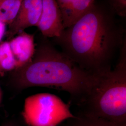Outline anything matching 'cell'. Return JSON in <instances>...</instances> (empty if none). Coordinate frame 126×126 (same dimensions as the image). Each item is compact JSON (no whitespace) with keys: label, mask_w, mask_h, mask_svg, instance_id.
Segmentation results:
<instances>
[{"label":"cell","mask_w":126,"mask_h":126,"mask_svg":"<svg viewBox=\"0 0 126 126\" xmlns=\"http://www.w3.org/2000/svg\"><path fill=\"white\" fill-rule=\"evenodd\" d=\"M37 27L45 37H59L64 30L60 10L56 0H42L40 18Z\"/></svg>","instance_id":"cell-6"},{"label":"cell","mask_w":126,"mask_h":126,"mask_svg":"<svg viewBox=\"0 0 126 126\" xmlns=\"http://www.w3.org/2000/svg\"><path fill=\"white\" fill-rule=\"evenodd\" d=\"M114 12L120 16H126V0H108Z\"/></svg>","instance_id":"cell-12"},{"label":"cell","mask_w":126,"mask_h":126,"mask_svg":"<svg viewBox=\"0 0 126 126\" xmlns=\"http://www.w3.org/2000/svg\"><path fill=\"white\" fill-rule=\"evenodd\" d=\"M113 26L94 4L60 36L54 38V42L80 67L101 77L113 69L114 57L126 40L123 32Z\"/></svg>","instance_id":"cell-1"},{"label":"cell","mask_w":126,"mask_h":126,"mask_svg":"<svg viewBox=\"0 0 126 126\" xmlns=\"http://www.w3.org/2000/svg\"><path fill=\"white\" fill-rule=\"evenodd\" d=\"M83 114L126 124V40L117 63L101 77L86 100L79 106Z\"/></svg>","instance_id":"cell-3"},{"label":"cell","mask_w":126,"mask_h":126,"mask_svg":"<svg viewBox=\"0 0 126 126\" xmlns=\"http://www.w3.org/2000/svg\"><path fill=\"white\" fill-rule=\"evenodd\" d=\"M0 99H1V93H0Z\"/></svg>","instance_id":"cell-15"},{"label":"cell","mask_w":126,"mask_h":126,"mask_svg":"<svg viewBox=\"0 0 126 126\" xmlns=\"http://www.w3.org/2000/svg\"><path fill=\"white\" fill-rule=\"evenodd\" d=\"M16 68V62L9 41L0 44V76L11 72Z\"/></svg>","instance_id":"cell-10"},{"label":"cell","mask_w":126,"mask_h":126,"mask_svg":"<svg viewBox=\"0 0 126 126\" xmlns=\"http://www.w3.org/2000/svg\"><path fill=\"white\" fill-rule=\"evenodd\" d=\"M3 126H15L13 125H12V124H5Z\"/></svg>","instance_id":"cell-13"},{"label":"cell","mask_w":126,"mask_h":126,"mask_svg":"<svg viewBox=\"0 0 126 126\" xmlns=\"http://www.w3.org/2000/svg\"><path fill=\"white\" fill-rule=\"evenodd\" d=\"M23 116L29 126H57L75 116L61 100L49 94H39L26 98Z\"/></svg>","instance_id":"cell-4"},{"label":"cell","mask_w":126,"mask_h":126,"mask_svg":"<svg viewBox=\"0 0 126 126\" xmlns=\"http://www.w3.org/2000/svg\"><path fill=\"white\" fill-rule=\"evenodd\" d=\"M64 29L72 26L93 7L94 0H56Z\"/></svg>","instance_id":"cell-8"},{"label":"cell","mask_w":126,"mask_h":126,"mask_svg":"<svg viewBox=\"0 0 126 126\" xmlns=\"http://www.w3.org/2000/svg\"><path fill=\"white\" fill-rule=\"evenodd\" d=\"M9 42L16 60V69L23 67L32 60L36 47L34 35L22 32Z\"/></svg>","instance_id":"cell-7"},{"label":"cell","mask_w":126,"mask_h":126,"mask_svg":"<svg viewBox=\"0 0 126 126\" xmlns=\"http://www.w3.org/2000/svg\"><path fill=\"white\" fill-rule=\"evenodd\" d=\"M100 78L82 69L44 39L36 47L29 63L10 72L9 83L18 91L45 87L66 92L71 102L79 107L89 97Z\"/></svg>","instance_id":"cell-2"},{"label":"cell","mask_w":126,"mask_h":126,"mask_svg":"<svg viewBox=\"0 0 126 126\" xmlns=\"http://www.w3.org/2000/svg\"><path fill=\"white\" fill-rule=\"evenodd\" d=\"M23 0H0V22L12 23L18 13Z\"/></svg>","instance_id":"cell-11"},{"label":"cell","mask_w":126,"mask_h":126,"mask_svg":"<svg viewBox=\"0 0 126 126\" xmlns=\"http://www.w3.org/2000/svg\"><path fill=\"white\" fill-rule=\"evenodd\" d=\"M57 126H65V124H64V123H63V124H60L59 125H58Z\"/></svg>","instance_id":"cell-14"},{"label":"cell","mask_w":126,"mask_h":126,"mask_svg":"<svg viewBox=\"0 0 126 126\" xmlns=\"http://www.w3.org/2000/svg\"><path fill=\"white\" fill-rule=\"evenodd\" d=\"M74 115V117L66 120L64 123L65 126H126V124L116 123L80 113Z\"/></svg>","instance_id":"cell-9"},{"label":"cell","mask_w":126,"mask_h":126,"mask_svg":"<svg viewBox=\"0 0 126 126\" xmlns=\"http://www.w3.org/2000/svg\"><path fill=\"white\" fill-rule=\"evenodd\" d=\"M42 0H23L18 13L6 32L10 40L29 27L37 26L40 18Z\"/></svg>","instance_id":"cell-5"}]
</instances>
